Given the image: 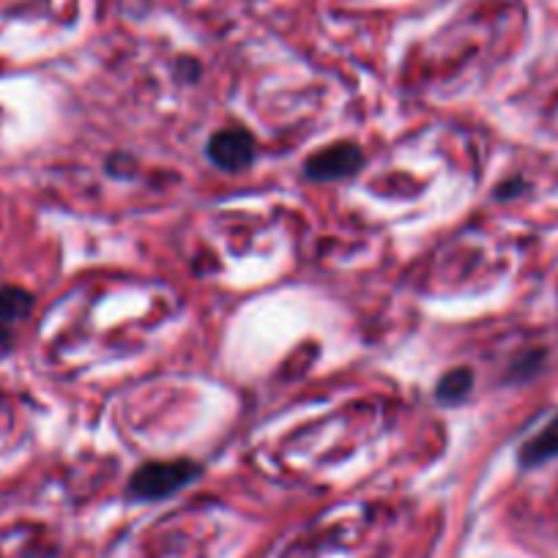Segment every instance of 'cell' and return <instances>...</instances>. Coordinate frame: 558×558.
I'll list each match as a JSON object with an SVG mask.
<instances>
[{"label": "cell", "mask_w": 558, "mask_h": 558, "mask_svg": "<svg viewBox=\"0 0 558 558\" xmlns=\"http://www.w3.org/2000/svg\"><path fill=\"white\" fill-rule=\"evenodd\" d=\"M195 463H186V460H178V463H148L143 468H137V474L132 476V485H129V493L135 498H145V501H159V498H167L178 493L181 487H186L192 479L197 476Z\"/></svg>", "instance_id": "1"}, {"label": "cell", "mask_w": 558, "mask_h": 558, "mask_svg": "<svg viewBox=\"0 0 558 558\" xmlns=\"http://www.w3.org/2000/svg\"><path fill=\"white\" fill-rule=\"evenodd\" d=\"M208 159L219 167V170H244L252 165L255 159V140L244 129H225L208 140Z\"/></svg>", "instance_id": "2"}, {"label": "cell", "mask_w": 558, "mask_h": 558, "mask_svg": "<svg viewBox=\"0 0 558 558\" xmlns=\"http://www.w3.org/2000/svg\"><path fill=\"white\" fill-rule=\"evenodd\" d=\"M362 162V151L353 143L329 145L307 159V176L315 181H337V178L353 176L362 167Z\"/></svg>", "instance_id": "3"}, {"label": "cell", "mask_w": 558, "mask_h": 558, "mask_svg": "<svg viewBox=\"0 0 558 558\" xmlns=\"http://www.w3.org/2000/svg\"><path fill=\"white\" fill-rule=\"evenodd\" d=\"M558 457V416L550 424L542 427L537 438H531L523 449H520V463L523 465H539L548 463Z\"/></svg>", "instance_id": "4"}, {"label": "cell", "mask_w": 558, "mask_h": 558, "mask_svg": "<svg viewBox=\"0 0 558 558\" xmlns=\"http://www.w3.org/2000/svg\"><path fill=\"white\" fill-rule=\"evenodd\" d=\"M31 296L20 288L0 290V323H14L31 312Z\"/></svg>", "instance_id": "5"}, {"label": "cell", "mask_w": 558, "mask_h": 558, "mask_svg": "<svg viewBox=\"0 0 558 558\" xmlns=\"http://www.w3.org/2000/svg\"><path fill=\"white\" fill-rule=\"evenodd\" d=\"M471 383H474V375L471 370H455L441 378L438 383V400L441 403H460L465 394L471 392Z\"/></svg>", "instance_id": "6"}, {"label": "cell", "mask_w": 558, "mask_h": 558, "mask_svg": "<svg viewBox=\"0 0 558 558\" xmlns=\"http://www.w3.org/2000/svg\"><path fill=\"white\" fill-rule=\"evenodd\" d=\"M9 342H11L9 331H6V326L0 323V356H3V353L9 351Z\"/></svg>", "instance_id": "7"}]
</instances>
